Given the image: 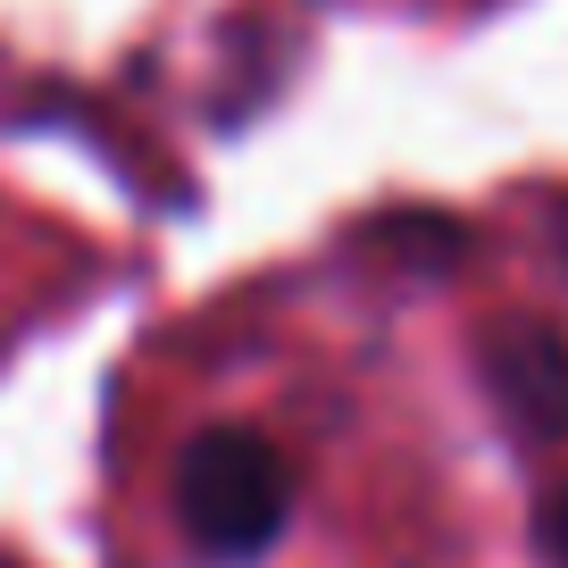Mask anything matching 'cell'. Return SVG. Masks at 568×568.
Masks as SVG:
<instances>
[{"label": "cell", "instance_id": "1", "mask_svg": "<svg viewBox=\"0 0 568 568\" xmlns=\"http://www.w3.org/2000/svg\"><path fill=\"white\" fill-rule=\"evenodd\" d=\"M293 510V468L260 426H210L176 460V518L210 560H260Z\"/></svg>", "mask_w": 568, "mask_h": 568}, {"label": "cell", "instance_id": "2", "mask_svg": "<svg viewBox=\"0 0 568 568\" xmlns=\"http://www.w3.org/2000/svg\"><path fill=\"white\" fill-rule=\"evenodd\" d=\"M494 393L518 426L535 435H568V335L560 326H501L494 335Z\"/></svg>", "mask_w": 568, "mask_h": 568}, {"label": "cell", "instance_id": "3", "mask_svg": "<svg viewBox=\"0 0 568 568\" xmlns=\"http://www.w3.org/2000/svg\"><path fill=\"white\" fill-rule=\"evenodd\" d=\"M535 527H544V560H551V568H568V485L544 501V518H535Z\"/></svg>", "mask_w": 568, "mask_h": 568}]
</instances>
